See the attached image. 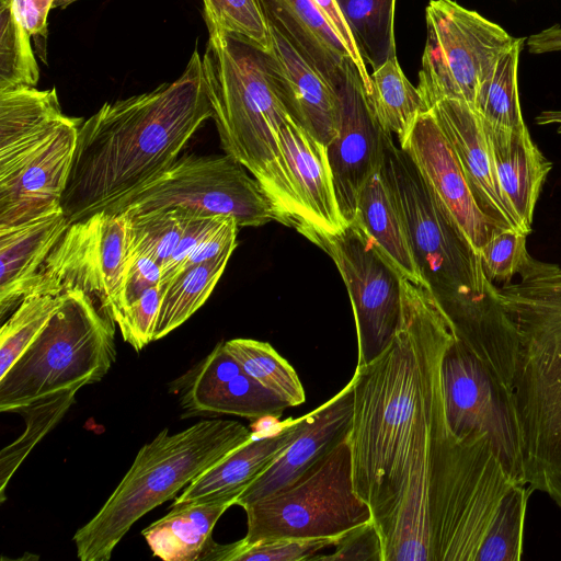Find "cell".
<instances>
[{
    "label": "cell",
    "instance_id": "cell-20",
    "mask_svg": "<svg viewBox=\"0 0 561 561\" xmlns=\"http://www.w3.org/2000/svg\"><path fill=\"white\" fill-rule=\"evenodd\" d=\"M465 173L473 197L499 230H520L499 188L481 117L470 104L444 99L431 108Z\"/></svg>",
    "mask_w": 561,
    "mask_h": 561
},
{
    "label": "cell",
    "instance_id": "cell-24",
    "mask_svg": "<svg viewBox=\"0 0 561 561\" xmlns=\"http://www.w3.org/2000/svg\"><path fill=\"white\" fill-rule=\"evenodd\" d=\"M62 208L22 224L0 227V317L36 287L42 266L69 226Z\"/></svg>",
    "mask_w": 561,
    "mask_h": 561
},
{
    "label": "cell",
    "instance_id": "cell-8",
    "mask_svg": "<svg viewBox=\"0 0 561 561\" xmlns=\"http://www.w3.org/2000/svg\"><path fill=\"white\" fill-rule=\"evenodd\" d=\"M242 508L247 542L336 537L373 519L370 506L355 491L348 437L294 483Z\"/></svg>",
    "mask_w": 561,
    "mask_h": 561
},
{
    "label": "cell",
    "instance_id": "cell-3",
    "mask_svg": "<svg viewBox=\"0 0 561 561\" xmlns=\"http://www.w3.org/2000/svg\"><path fill=\"white\" fill-rule=\"evenodd\" d=\"M208 34L202 59L221 148L261 184L276 221L306 237L309 225L278 141L290 116L268 80L261 49L224 32Z\"/></svg>",
    "mask_w": 561,
    "mask_h": 561
},
{
    "label": "cell",
    "instance_id": "cell-47",
    "mask_svg": "<svg viewBox=\"0 0 561 561\" xmlns=\"http://www.w3.org/2000/svg\"><path fill=\"white\" fill-rule=\"evenodd\" d=\"M531 263L540 278L554 287L561 288V267L535 259H533Z\"/></svg>",
    "mask_w": 561,
    "mask_h": 561
},
{
    "label": "cell",
    "instance_id": "cell-21",
    "mask_svg": "<svg viewBox=\"0 0 561 561\" xmlns=\"http://www.w3.org/2000/svg\"><path fill=\"white\" fill-rule=\"evenodd\" d=\"M280 152L286 161L297 199L309 225L307 239L334 234L347 226L341 215L328 148L291 117L278 135Z\"/></svg>",
    "mask_w": 561,
    "mask_h": 561
},
{
    "label": "cell",
    "instance_id": "cell-46",
    "mask_svg": "<svg viewBox=\"0 0 561 561\" xmlns=\"http://www.w3.org/2000/svg\"><path fill=\"white\" fill-rule=\"evenodd\" d=\"M54 0H0L13 18L26 30L28 36L44 42L47 36V16Z\"/></svg>",
    "mask_w": 561,
    "mask_h": 561
},
{
    "label": "cell",
    "instance_id": "cell-42",
    "mask_svg": "<svg viewBox=\"0 0 561 561\" xmlns=\"http://www.w3.org/2000/svg\"><path fill=\"white\" fill-rule=\"evenodd\" d=\"M162 296L160 285L153 286L123 309L115 319L124 341L136 352L153 341Z\"/></svg>",
    "mask_w": 561,
    "mask_h": 561
},
{
    "label": "cell",
    "instance_id": "cell-49",
    "mask_svg": "<svg viewBox=\"0 0 561 561\" xmlns=\"http://www.w3.org/2000/svg\"><path fill=\"white\" fill-rule=\"evenodd\" d=\"M75 1H77V0H54L53 9H56V8L65 9L66 7H68L69 4H71Z\"/></svg>",
    "mask_w": 561,
    "mask_h": 561
},
{
    "label": "cell",
    "instance_id": "cell-1",
    "mask_svg": "<svg viewBox=\"0 0 561 561\" xmlns=\"http://www.w3.org/2000/svg\"><path fill=\"white\" fill-rule=\"evenodd\" d=\"M454 325L428 283L401 276V312L389 346L352 377L348 436L357 494L379 533L402 497L413 462L432 440L444 403L440 363Z\"/></svg>",
    "mask_w": 561,
    "mask_h": 561
},
{
    "label": "cell",
    "instance_id": "cell-14",
    "mask_svg": "<svg viewBox=\"0 0 561 561\" xmlns=\"http://www.w3.org/2000/svg\"><path fill=\"white\" fill-rule=\"evenodd\" d=\"M82 122L69 116L42 140L0 159V227L62 208Z\"/></svg>",
    "mask_w": 561,
    "mask_h": 561
},
{
    "label": "cell",
    "instance_id": "cell-22",
    "mask_svg": "<svg viewBox=\"0 0 561 561\" xmlns=\"http://www.w3.org/2000/svg\"><path fill=\"white\" fill-rule=\"evenodd\" d=\"M304 423L305 415L288 419L267 434L255 433L249 442L193 480L175 497L171 507L207 502H230L236 505L239 495L299 435Z\"/></svg>",
    "mask_w": 561,
    "mask_h": 561
},
{
    "label": "cell",
    "instance_id": "cell-37",
    "mask_svg": "<svg viewBox=\"0 0 561 561\" xmlns=\"http://www.w3.org/2000/svg\"><path fill=\"white\" fill-rule=\"evenodd\" d=\"M341 536V535H340ZM340 536L325 538H275L227 545L213 541L207 561H311L323 549L334 547Z\"/></svg>",
    "mask_w": 561,
    "mask_h": 561
},
{
    "label": "cell",
    "instance_id": "cell-4",
    "mask_svg": "<svg viewBox=\"0 0 561 561\" xmlns=\"http://www.w3.org/2000/svg\"><path fill=\"white\" fill-rule=\"evenodd\" d=\"M255 435L238 421L210 419L170 434L163 428L137 453L100 511L73 541L81 561H107L131 526Z\"/></svg>",
    "mask_w": 561,
    "mask_h": 561
},
{
    "label": "cell",
    "instance_id": "cell-12",
    "mask_svg": "<svg viewBox=\"0 0 561 561\" xmlns=\"http://www.w3.org/2000/svg\"><path fill=\"white\" fill-rule=\"evenodd\" d=\"M128 264L126 215L99 211L69 224L32 294L82 290L114 320Z\"/></svg>",
    "mask_w": 561,
    "mask_h": 561
},
{
    "label": "cell",
    "instance_id": "cell-39",
    "mask_svg": "<svg viewBox=\"0 0 561 561\" xmlns=\"http://www.w3.org/2000/svg\"><path fill=\"white\" fill-rule=\"evenodd\" d=\"M533 492L527 484H520L507 495L480 550L478 561L522 559L526 511Z\"/></svg>",
    "mask_w": 561,
    "mask_h": 561
},
{
    "label": "cell",
    "instance_id": "cell-30",
    "mask_svg": "<svg viewBox=\"0 0 561 561\" xmlns=\"http://www.w3.org/2000/svg\"><path fill=\"white\" fill-rule=\"evenodd\" d=\"M232 254L228 251L218 257L186 268L164 287L162 302L156 321L153 341L162 339L183 324L207 300L220 279Z\"/></svg>",
    "mask_w": 561,
    "mask_h": 561
},
{
    "label": "cell",
    "instance_id": "cell-32",
    "mask_svg": "<svg viewBox=\"0 0 561 561\" xmlns=\"http://www.w3.org/2000/svg\"><path fill=\"white\" fill-rule=\"evenodd\" d=\"M356 45L373 70L396 57V0H337Z\"/></svg>",
    "mask_w": 561,
    "mask_h": 561
},
{
    "label": "cell",
    "instance_id": "cell-18",
    "mask_svg": "<svg viewBox=\"0 0 561 561\" xmlns=\"http://www.w3.org/2000/svg\"><path fill=\"white\" fill-rule=\"evenodd\" d=\"M270 32L271 47L261 54L273 89L289 116L328 146L340 128L337 90L272 25Z\"/></svg>",
    "mask_w": 561,
    "mask_h": 561
},
{
    "label": "cell",
    "instance_id": "cell-26",
    "mask_svg": "<svg viewBox=\"0 0 561 561\" xmlns=\"http://www.w3.org/2000/svg\"><path fill=\"white\" fill-rule=\"evenodd\" d=\"M354 221L363 227L402 277L427 283L416 263L403 217L382 169L366 182Z\"/></svg>",
    "mask_w": 561,
    "mask_h": 561
},
{
    "label": "cell",
    "instance_id": "cell-10",
    "mask_svg": "<svg viewBox=\"0 0 561 561\" xmlns=\"http://www.w3.org/2000/svg\"><path fill=\"white\" fill-rule=\"evenodd\" d=\"M417 89L426 110L444 99L474 106L479 90L515 37L454 0H431Z\"/></svg>",
    "mask_w": 561,
    "mask_h": 561
},
{
    "label": "cell",
    "instance_id": "cell-48",
    "mask_svg": "<svg viewBox=\"0 0 561 561\" xmlns=\"http://www.w3.org/2000/svg\"><path fill=\"white\" fill-rule=\"evenodd\" d=\"M535 123L540 126L557 124V133L561 134V110L542 111L535 117Z\"/></svg>",
    "mask_w": 561,
    "mask_h": 561
},
{
    "label": "cell",
    "instance_id": "cell-17",
    "mask_svg": "<svg viewBox=\"0 0 561 561\" xmlns=\"http://www.w3.org/2000/svg\"><path fill=\"white\" fill-rule=\"evenodd\" d=\"M404 149L479 254L500 231L479 208L459 161L431 110L423 112Z\"/></svg>",
    "mask_w": 561,
    "mask_h": 561
},
{
    "label": "cell",
    "instance_id": "cell-29",
    "mask_svg": "<svg viewBox=\"0 0 561 561\" xmlns=\"http://www.w3.org/2000/svg\"><path fill=\"white\" fill-rule=\"evenodd\" d=\"M367 99L380 126L398 137L399 146L407 141L419 116L427 111L419 89L405 77L397 56L373 70Z\"/></svg>",
    "mask_w": 561,
    "mask_h": 561
},
{
    "label": "cell",
    "instance_id": "cell-9",
    "mask_svg": "<svg viewBox=\"0 0 561 561\" xmlns=\"http://www.w3.org/2000/svg\"><path fill=\"white\" fill-rule=\"evenodd\" d=\"M162 209L228 216L239 227H260L276 220L261 184L228 154L180 156L162 174L103 211L137 214Z\"/></svg>",
    "mask_w": 561,
    "mask_h": 561
},
{
    "label": "cell",
    "instance_id": "cell-27",
    "mask_svg": "<svg viewBox=\"0 0 561 561\" xmlns=\"http://www.w3.org/2000/svg\"><path fill=\"white\" fill-rule=\"evenodd\" d=\"M68 117L55 88L19 85L0 90V159L42 140Z\"/></svg>",
    "mask_w": 561,
    "mask_h": 561
},
{
    "label": "cell",
    "instance_id": "cell-38",
    "mask_svg": "<svg viewBox=\"0 0 561 561\" xmlns=\"http://www.w3.org/2000/svg\"><path fill=\"white\" fill-rule=\"evenodd\" d=\"M208 32L243 38L261 50L271 47L270 25L259 0H202Z\"/></svg>",
    "mask_w": 561,
    "mask_h": 561
},
{
    "label": "cell",
    "instance_id": "cell-2",
    "mask_svg": "<svg viewBox=\"0 0 561 561\" xmlns=\"http://www.w3.org/2000/svg\"><path fill=\"white\" fill-rule=\"evenodd\" d=\"M209 118L213 107L197 49L174 81L104 103L79 128L61 199L69 222L105 210L162 174Z\"/></svg>",
    "mask_w": 561,
    "mask_h": 561
},
{
    "label": "cell",
    "instance_id": "cell-36",
    "mask_svg": "<svg viewBox=\"0 0 561 561\" xmlns=\"http://www.w3.org/2000/svg\"><path fill=\"white\" fill-rule=\"evenodd\" d=\"M124 214L127 219L129 257L147 255L163 267L180 241L185 211L162 209Z\"/></svg>",
    "mask_w": 561,
    "mask_h": 561
},
{
    "label": "cell",
    "instance_id": "cell-16",
    "mask_svg": "<svg viewBox=\"0 0 561 561\" xmlns=\"http://www.w3.org/2000/svg\"><path fill=\"white\" fill-rule=\"evenodd\" d=\"M171 387L184 411L182 417L231 414L250 420L278 419L287 402L249 376L219 342Z\"/></svg>",
    "mask_w": 561,
    "mask_h": 561
},
{
    "label": "cell",
    "instance_id": "cell-25",
    "mask_svg": "<svg viewBox=\"0 0 561 561\" xmlns=\"http://www.w3.org/2000/svg\"><path fill=\"white\" fill-rule=\"evenodd\" d=\"M270 25L337 89L351 59L327 18L312 0H259Z\"/></svg>",
    "mask_w": 561,
    "mask_h": 561
},
{
    "label": "cell",
    "instance_id": "cell-13",
    "mask_svg": "<svg viewBox=\"0 0 561 561\" xmlns=\"http://www.w3.org/2000/svg\"><path fill=\"white\" fill-rule=\"evenodd\" d=\"M446 423L460 439L489 438L508 471L524 482L510 413L486 369L456 335L440 363Z\"/></svg>",
    "mask_w": 561,
    "mask_h": 561
},
{
    "label": "cell",
    "instance_id": "cell-11",
    "mask_svg": "<svg viewBox=\"0 0 561 561\" xmlns=\"http://www.w3.org/2000/svg\"><path fill=\"white\" fill-rule=\"evenodd\" d=\"M334 262L351 300L357 366L378 357L391 343L401 312V275L363 227L353 221L334 234L311 241Z\"/></svg>",
    "mask_w": 561,
    "mask_h": 561
},
{
    "label": "cell",
    "instance_id": "cell-28",
    "mask_svg": "<svg viewBox=\"0 0 561 561\" xmlns=\"http://www.w3.org/2000/svg\"><path fill=\"white\" fill-rule=\"evenodd\" d=\"M232 505L207 502L171 507L141 534L154 557L165 561H202L214 541L216 523Z\"/></svg>",
    "mask_w": 561,
    "mask_h": 561
},
{
    "label": "cell",
    "instance_id": "cell-7",
    "mask_svg": "<svg viewBox=\"0 0 561 561\" xmlns=\"http://www.w3.org/2000/svg\"><path fill=\"white\" fill-rule=\"evenodd\" d=\"M382 172L403 217L419 268L439 302L483 290L488 278L479 254L392 136L387 140Z\"/></svg>",
    "mask_w": 561,
    "mask_h": 561
},
{
    "label": "cell",
    "instance_id": "cell-41",
    "mask_svg": "<svg viewBox=\"0 0 561 561\" xmlns=\"http://www.w3.org/2000/svg\"><path fill=\"white\" fill-rule=\"evenodd\" d=\"M527 236L519 230H500L491 237L479 252L488 279L505 284L519 274L530 256Z\"/></svg>",
    "mask_w": 561,
    "mask_h": 561
},
{
    "label": "cell",
    "instance_id": "cell-19",
    "mask_svg": "<svg viewBox=\"0 0 561 561\" xmlns=\"http://www.w3.org/2000/svg\"><path fill=\"white\" fill-rule=\"evenodd\" d=\"M354 415L353 382L305 415L299 435L237 499L244 506L294 483L350 436Z\"/></svg>",
    "mask_w": 561,
    "mask_h": 561
},
{
    "label": "cell",
    "instance_id": "cell-44",
    "mask_svg": "<svg viewBox=\"0 0 561 561\" xmlns=\"http://www.w3.org/2000/svg\"><path fill=\"white\" fill-rule=\"evenodd\" d=\"M224 217L226 216H201L185 213L180 241L162 267L160 287H164L179 274L187 256Z\"/></svg>",
    "mask_w": 561,
    "mask_h": 561
},
{
    "label": "cell",
    "instance_id": "cell-43",
    "mask_svg": "<svg viewBox=\"0 0 561 561\" xmlns=\"http://www.w3.org/2000/svg\"><path fill=\"white\" fill-rule=\"evenodd\" d=\"M331 554L314 556L322 561H383V546L374 519L343 533Z\"/></svg>",
    "mask_w": 561,
    "mask_h": 561
},
{
    "label": "cell",
    "instance_id": "cell-6",
    "mask_svg": "<svg viewBox=\"0 0 561 561\" xmlns=\"http://www.w3.org/2000/svg\"><path fill=\"white\" fill-rule=\"evenodd\" d=\"M114 323L84 291L64 293L45 328L0 378V411L100 381L116 358Z\"/></svg>",
    "mask_w": 561,
    "mask_h": 561
},
{
    "label": "cell",
    "instance_id": "cell-33",
    "mask_svg": "<svg viewBox=\"0 0 561 561\" xmlns=\"http://www.w3.org/2000/svg\"><path fill=\"white\" fill-rule=\"evenodd\" d=\"M224 343L249 376L287 402L289 408L306 401L296 370L270 343L241 337Z\"/></svg>",
    "mask_w": 561,
    "mask_h": 561
},
{
    "label": "cell",
    "instance_id": "cell-31",
    "mask_svg": "<svg viewBox=\"0 0 561 561\" xmlns=\"http://www.w3.org/2000/svg\"><path fill=\"white\" fill-rule=\"evenodd\" d=\"M81 387H73L39 398L14 410L23 416V434L0 453V502L5 500V489L18 468L33 448L64 419L76 401Z\"/></svg>",
    "mask_w": 561,
    "mask_h": 561
},
{
    "label": "cell",
    "instance_id": "cell-15",
    "mask_svg": "<svg viewBox=\"0 0 561 561\" xmlns=\"http://www.w3.org/2000/svg\"><path fill=\"white\" fill-rule=\"evenodd\" d=\"M336 90L340 128L327 148L340 211L348 225L356 217L366 182L382 169L387 140L392 135L375 117L353 60L347 62Z\"/></svg>",
    "mask_w": 561,
    "mask_h": 561
},
{
    "label": "cell",
    "instance_id": "cell-45",
    "mask_svg": "<svg viewBox=\"0 0 561 561\" xmlns=\"http://www.w3.org/2000/svg\"><path fill=\"white\" fill-rule=\"evenodd\" d=\"M161 276L162 266L150 256L139 254L129 257L114 321L123 309L137 300L149 288L159 285Z\"/></svg>",
    "mask_w": 561,
    "mask_h": 561
},
{
    "label": "cell",
    "instance_id": "cell-5",
    "mask_svg": "<svg viewBox=\"0 0 561 561\" xmlns=\"http://www.w3.org/2000/svg\"><path fill=\"white\" fill-rule=\"evenodd\" d=\"M520 484L489 438L456 437L439 408L430 458L431 561H478L504 500Z\"/></svg>",
    "mask_w": 561,
    "mask_h": 561
},
{
    "label": "cell",
    "instance_id": "cell-40",
    "mask_svg": "<svg viewBox=\"0 0 561 561\" xmlns=\"http://www.w3.org/2000/svg\"><path fill=\"white\" fill-rule=\"evenodd\" d=\"M39 69L26 30L0 7V90L36 87Z\"/></svg>",
    "mask_w": 561,
    "mask_h": 561
},
{
    "label": "cell",
    "instance_id": "cell-34",
    "mask_svg": "<svg viewBox=\"0 0 561 561\" xmlns=\"http://www.w3.org/2000/svg\"><path fill=\"white\" fill-rule=\"evenodd\" d=\"M525 37L516 38L481 85L473 108L485 123L519 128L524 122L518 93V59Z\"/></svg>",
    "mask_w": 561,
    "mask_h": 561
},
{
    "label": "cell",
    "instance_id": "cell-35",
    "mask_svg": "<svg viewBox=\"0 0 561 561\" xmlns=\"http://www.w3.org/2000/svg\"><path fill=\"white\" fill-rule=\"evenodd\" d=\"M62 300L61 295L30 294L0 330V378L35 341Z\"/></svg>",
    "mask_w": 561,
    "mask_h": 561
},
{
    "label": "cell",
    "instance_id": "cell-23",
    "mask_svg": "<svg viewBox=\"0 0 561 561\" xmlns=\"http://www.w3.org/2000/svg\"><path fill=\"white\" fill-rule=\"evenodd\" d=\"M482 124L502 197L520 230L528 234L542 185L553 164L533 141L526 125L502 128L484 121Z\"/></svg>",
    "mask_w": 561,
    "mask_h": 561
}]
</instances>
